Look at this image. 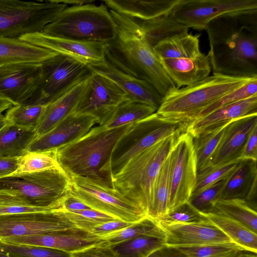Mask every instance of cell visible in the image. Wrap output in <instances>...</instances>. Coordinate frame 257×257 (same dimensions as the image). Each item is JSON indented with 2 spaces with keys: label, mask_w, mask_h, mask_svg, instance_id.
Here are the masks:
<instances>
[{
  "label": "cell",
  "mask_w": 257,
  "mask_h": 257,
  "mask_svg": "<svg viewBox=\"0 0 257 257\" xmlns=\"http://www.w3.org/2000/svg\"><path fill=\"white\" fill-rule=\"evenodd\" d=\"M205 30L213 73L257 77V10L219 16Z\"/></svg>",
  "instance_id": "obj_1"
},
{
  "label": "cell",
  "mask_w": 257,
  "mask_h": 257,
  "mask_svg": "<svg viewBox=\"0 0 257 257\" xmlns=\"http://www.w3.org/2000/svg\"><path fill=\"white\" fill-rule=\"evenodd\" d=\"M116 35L107 43L105 60L119 70L148 82L164 97L176 88L148 45L137 20L109 10Z\"/></svg>",
  "instance_id": "obj_2"
},
{
  "label": "cell",
  "mask_w": 257,
  "mask_h": 257,
  "mask_svg": "<svg viewBox=\"0 0 257 257\" xmlns=\"http://www.w3.org/2000/svg\"><path fill=\"white\" fill-rule=\"evenodd\" d=\"M132 124L111 130L102 125L92 127L80 138L57 149L60 167L69 177H88L110 186L105 170L115 145Z\"/></svg>",
  "instance_id": "obj_3"
},
{
  "label": "cell",
  "mask_w": 257,
  "mask_h": 257,
  "mask_svg": "<svg viewBox=\"0 0 257 257\" xmlns=\"http://www.w3.org/2000/svg\"><path fill=\"white\" fill-rule=\"evenodd\" d=\"M255 78L213 73L195 84L171 91L163 97L156 112L164 118L187 126L211 104Z\"/></svg>",
  "instance_id": "obj_4"
},
{
  "label": "cell",
  "mask_w": 257,
  "mask_h": 257,
  "mask_svg": "<svg viewBox=\"0 0 257 257\" xmlns=\"http://www.w3.org/2000/svg\"><path fill=\"white\" fill-rule=\"evenodd\" d=\"M181 133L163 139L136 155L110 176L111 186L137 204L147 215L157 176Z\"/></svg>",
  "instance_id": "obj_5"
},
{
  "label": "cell",
  "mask_w": 257,
  "mask_h": 257,
  "mask_svg": "<svg viewBox=\"0 0 257 257\" xmlns=\"http://www.w3.org/2000/svg\"><path fill=\"white\" fill-rule=\"evenodd\" d=\"M81 42L108 43L116 35L115 22L103 3L67 7L41 32Z\"/></svg>",
  "instance_id": "obj_6"
},
{
  "label": "cell",
  "mask_w": 257,
  "mask_h": 257,
  "mask_svg": "<svg viewBox=\"0 0 257 257\" xmlns=\"http://www.w3.org/2000/svg\"><path fill=\"white\" fill-rule=\"evenodd\" d=\"M70 187V178L60 167L0 178V191L16 195L34 206L53 210H63Z\"/></svg>",
  "instance_id": "obj_7"
},
{
  "label": "cell",
  "mask_w": 257,
  "mask_h": 257,
  "mask_svg": "<svg viewBox=\"0 0 257 257\" xmlns=\"http://www.w3.org/2000/svg\"><path fill=\"white\" fill-rule=\"evenodd\" d=\"M186 127L184 123L164 118L156 112L132 124L112 150L105 171L107 178L110 179L136 155L163 139L185 131Z\"/></svg>",
  "instance_id": "obj_8"
},
{
  "label": "cell",
  "mask_w": 257,
  "mask_h": 257,
  "mask_svg": "<svg viewBox=\"0 0 257 257\" xmlns=\"http://www.w3.org/2000/svg\"><path fill=\"white\" fill-rule=\"evenodd\" d=\"M67 7L55 0H0V37L41 32Z\"/></svg>",
  "instance_id": "obj_9"
},
{
  "label": "cell",
  "mask_w": 257,
  "mask_h": 257,
  "mask_svg": "<svg viewBox=\"0 0 257 257\" xmlns=\"http://www.w3.org/2000/svg\"><path fill=\"white\" fill-rule=\"evenodd\" d=\"M69 178L70 194L91 209L129 222L148 217L137 204L105 183L81 176Z\"/></svg>",
  "instance_id": "obj_10"
},
{
  "label": "cell",
  "mask_w": 257,
  "mask_h": 257,
  "mask_svg": "<svg viewBox=\"0 0 257 257\" xmlns=\"http://www.w3.org/2000/svg\"><path fill=\"white\" fill-rule=\"evenodd\" d=\"M91 73L86 64L58 54L42 63L38 87L25 104L47 105Z\"/></svg>",
  "instance_id": "obj_11"
},
{
  "label": "cell",
  "mask_w": 257,
  "mask_h": 257,
  "mask_svg": "<svg viewBox=\"0 0 257 257\" xmlns=\"http://www.w3.org/2000/svg\"><path fill=\"white\" fill-rule=\"evenodd\" d=\"M170 154L169 213L189 201L196 186L198 171L193 138L186 131L180 134Z\"/></svg>",
  "instance_id": "obj_12"
},
{
  "label": "cell",
  "mask_w": 257,
  "mask_h": 257,
  "mask_svg": "<svg viewBox=\"0 0 257 257\" xmlns=\"http://www.w3.org/2000/svg\"><path fill=\"white\" fill-rule=\"evenodd\" d=\"M126 100H129L126 94L113 81L92 72L74 112L92 115L103 125Z\"/></svg>",
  "instance_id": "obj_13"
},
{
  "label": "cell",
  "mask_w": 257,
  "mask_h": 257,
  "mask_svg": "<svg viewBox=\"0 0 257 257\" xmlns=\"http://www.w3.org/2000/svg\"><path fill=\"white\" fill-rule=\"evenodd\" d=\"M77 228L63 210L0 216V239L36 235Z\"/></svg>",
  "instance_id": "obj_14"
},
{
  "label": "cell",
  "mask_w": 257,
  "mask_h": 257,
  "mask_svg": "<svg viewBox=\"0 0 257 257\" xmlns=\"http://www.w3.org/2000/svg\"><path fill=\"white\" fill-rule=\"evenodd\" d=\"M253 10H257V0H180L171 12L189 29L202 30L219 16Z\"/></svg>",
  "instance_id": "obj_15"
},
{
  "label": "cell",
  "mask_w": 257,
  "mask_h": 257,
  "mask_svg": "<svg viewBox=\"0 0 257 257\" xmlns=\"http://www.w3.org/2000/svg\"><path fill=\"white\" fill-rule=\"evenodd\" d=\"M157 222L164 233L167 248L177 249L234 243L206 218L185 223Z\"/></svg>",
  "instance_id": "obj_16"
},
{
  "label": "cell",
  "mask_w": 257,
  "mask_h": 257,
  "mask_svg": "<svg viewBox=\"0 0 257 257\" xmlns=\"http://www.w3.org/2000/svg\"><path fill=\"white\" fill-rule=\"evenodd\" d=\"M42 63H15L0 66V95L14 105L25 104L36 92Z\"/></svg>",
  "instance_id": "obj_17"
},
{
  "label": "cell",
  "mask_w": 257,
  "mask_h": 257,
  "mask_svg": "<svg viewBox=\"0 0 257 257\" xmlns=\"http://www.w3.org/2000/svg\"><path fill=\"white\" fill-rule=\"evenodd\" d=\"M19 38L58 54L71 57L87 65L101 63L105 60V43L81 42L52 37L42 32L26 34Z\"/></svg>",
  "instance_id": "obj_18"
},
{
  "label": "cell",
  "mask_w": 257,
  "mask_h": 257,
  "mask_svg": "<svg viewBox=\"0 0 257 257\" xmlns=\"http://www.w3.org/2000/svg\"><path fill=\"white\" fill-rule=\"evenodd\" d=\"M5 242L39 246L71 253L99 245L103 238L88 231L72 229L32 236L8 237L0 239Z\"/></svg>",
  "instance_id": "obj_19"
},
{
  "label": "cell",
  "mask_w": 257,
  "mask_h": 257,
  "mask_svg": "<svg viewBox=\"0 0 257 257\" xmlns=\"http://www.w3.org/2000/svg\"><path fill=\"white\" fill-rule=\"evenodd\" d=\"M96 123L98 124V121L95 117L73 112L49 132L37 137L31 144L27 151L42 152L57 149L80 138Z\"/></svg>",
  "instance_id": "obj_20"
},
{
  "label": "cell",
  "mask_w": 257,
  "mask_h": 257,
  "mask_svg": "<svg viewBox=\"0 0 257 257\" xmlns=\"http://www.w3.org/2000/svg\"><path fill=\"white\" fill-rule=\"evenodd\" d=\"M88 66L92 72L113 81L126 94L129 100L148 105L156 111L160 107L163 97L148 82L123 72L106 60Z\"/></svg>",
  "instance_id": "obj_21"
},
{
  "label": "cell",
  "mask_w": 257,
  "mask_h": 257,
  "mask_svg": "<svg viewBox=\"0 0 257 257\" xmlns=\"http://www.w3.org/2000/svg\"><path fill=\"white\" fill-rule=\"evenodd\" d=\"M256 126L257 113H250L231 121L226 127L214 153L211 166H220L240 160L247 139Z\"/></svg>",
  "instance_id": "obj_22"
},
{
  "label": "cell",
  "mask_w": 257,
  "mask_h": 257,
  "mask_svg": "<svg viewBox=\"0 0 257 257\" xmlns=\"http://www.w3.org/2000/svg\"><path fill=\"white\" fill-rule=\"evenodd\" d=\"M176 88L195 84L209 76V57L202 52L193 57L159 59Z\"/></svg>",
  "instance_id": "obj_23"
},
{
  "label": "cell",
  "mask_w": 257,
  "mask_h": 257,
  "mask_svg": "<svg viewBox=\"0 0 257 257\" xmlns=\"http://www.w3.org/2000/svg\"><path fill=\"white\" fill-rule=\"evenodd\" d=\"M252 113H257V95L221 106L190 123L185 131L195 138L206 130Z\"/></svg>",
  "instance_id": "obj_24"
},
{
  "label": "cell",
  "mask_w": 257,
  "mask_h": 257,
  "mask_svg": "<svg viewBox=\"0 0 257 257\" xmlns=\"http://www.w3.org/2000/svg\"><path fill=\"white\" fill-rule=\"evenodd\" d=\"M256 161L241 159L228 176L220 199H242L248 203L256 197Z\"/></svg>",
  "instance_id": "obj_25"
},
{
  "label": "cell",
  "mask_w": 257,
  "mask_h": 257,
  "mask_svg": "<svg viewBox=\"0 0 257 257\" xmlns=\"http://www.w3.org/2000/svg\"><path fill=\"white\" fill-rule=\"evenodd\" d=\"M89 76L75 84L46 105L36 130L37 138L49 132L61 121L74 112Z\"/></svg>",
  "instance_id": "obj_26"
},
{
  "label": "cell",
  "mask_w": 257,
  "mask_h": 257,
  "mask_svg": "<svg viewBox=\"0 0 257 257\" xmlns=\"http://www.w3.org/2000/svg\"><path fill=\"white\" fill-rule=\"evenodd\" d=\"M180 0H105L109 10L128 17L148 21L171 12Z\"/></svg>",
  "instance_id": "obj_27"
},
{
  "label": "cell",
  "mask_w": 257,
  "mask_h": 257,
  "mask_svg": "<svg viewBox=\"0 0 257 257\" xmlns=\"http://www.w3.org/2000/svg\"><path fill=\"white\" fill-rule=\"evenodd\" d=\"M58 54L20 38L0 37V66L21 62L42 63Z\"/></svg>",
  "instance_id": "obj_28"
},
{
  "label": "cell",
  "mask_w": 257,
  "mask_h": 257,
  "mask_svg": "<svg viewBox=\"0 0 257 257\" xmlns=\"http://www.w3.org/2000/svg\"><path fill=\"white\" fill-rule=\"evenodd\" d=\"M199 212L228 236L235 244L246 251L257 253V233L246 225L214 210Z\"/></svg>",
  "instance_id": "obj_29"
},
{
  "label": "cell",
  "mask_w": 257,
  "mask_h": 257,
  "mask_svg": "<svg viewBox=\"0 0 257 257\" xmlns=\"http://www.w3.org/2000/svg\"><path fill=\"white\" fill-rule=\"evenodd\" d=\"M137 20L152 49L163 41L189 33V28L176 20L171 12L148 21Z\"/></svg>",
  "instance_id": "obj_30"
},
{
  "label": "cell",
  "mask_w": 257,
  "mask_h": 257,
  "mask_svg": "<svg viewBox=\"0 0 257 257\" xmlns=\"http://www.w3.org/2000/svg\"><path fill=\"white\" fill-rule=\"evenodd\" d=\"M36 138L35 130L8 123L0 130V157L19 158L27 152Z\"/></svg>",
  "instance_id": "obj_31"
},
{
  "label": "cell",
  "mask_w": 257,
  "mask_h": 257,
  "mask_svg": "<svg viewBox=\"0 0 257 257\" xmlns=\"http://www.w3.org/2000/svg\"><path fill=\"white\" fill-rule=\"evenodd\" d=\"M171 165L170 152L156 178L152 199L147 212V216L155 221L169 213Z\"/></svg>",
  "instance_id": "obj_32"
},
{
  "label": "cell",
  "mask_w": 257,
  "mask_h": 257,
  "mask_svg": "<svg viewBox=\"0 0 257 257\" xmlns=\"http://www.w3.org/2000/svg\"><path fill=\"white\" fill-rule=\"evenodd\" d=\"M199 37V34L188 33L163 41L153 50L159 59L193 57L201 52Z\"/></svg>",
  "instance_id": "obj_33"
},
{
  "label": "cell",
  "mask_w": 257,
  "mask_h": 257,
  "mask_svg": "<svg viewBox=\"0 0 257 257\" xmlns=\"http://www.w3.org/2000/svg\"><path fill=\"white\" fill-rule=\"evenodd\" d=\"M141 235H151L165 239L164 233L157 222L146 217L120 230L104 236L103 241L98 245L109 248Z\"/></svg>",
  "instance_id": "obj_34"
},
{
  "label": "cell",
  "mask_w": 257,
  "mask_h": 257,
  "mask_svg": "<svg viewBox=\"0 0 257 257\" xmlns=\"http://www.w3.org/2000/svg\"><path fill=\"white\" fill-rule=\"evenodd\" d=\"M165 247L164 239L151 235H141L108 248L116 257H149Z\"/></svg>",
  "instance_id": "obj_35"
},
{
  "label": "cell",
  "mask_w": 257,
  "mask_h": 257,
  "mask_svg": "<svg viewBox=\"0 0 257 257\" xmlns=\"http://www.w3.org/2000/svg\"><path fill=\"white\" fill-rule=\"evenodd\" d=\"M229 122L206 130L193 138L198 172L211 166L214 153Z\"/></svg>",
  "instance_id": "obj_36"
},
{
  "label": "cell",
  "mask_w": 257,
  "mask_h": 257,
  "mask_svg": "<svg viewBox=\"0 0 257 257\" xmlns=\"http://www.w3.org/2000/svg\"><path fill=\"white\" fill-rule=\"evenodd\" d=\"M156 112L152 107L131 100L122 102L116 109L109 119L102 126L111 130L133 124Z\"/></svg>",
  "instance_id": "obj_37"
},
{
  "label": "cell",
  "mask_w": 257,
  "mask_h": 257,
  "mask_svg": "<svg viewBox=\"0 0 257 257\" xmlns=\"http://www.w3.org/2000/svg\"><path fill=\"white\" fill-rule=\"evenodd\" d=\"M214 211L233 218L257 233V213L242 199H220L215 203Z\"/></svg>",
  "instance_id": "obj_38"
},
{
  "label": "cell",
  "mask_w": 257,
  "mask_h": 257,
  "mask_svg": "<svg viewBox=\"0 0 257 257\" xmlns=\"http://www.w3.org/2000/svg\"><path fill=\"white\" fill-rule=\"evenodd\" d=\"M57 149L28 152L18 158L16 170L13 174L41 172L60 167L57 157Z\"/></svg>",
  "instance_id": "obj_39"
},
{
  "label": "cell",
  "mask_w": 257,
  "mask_h": 257,
  "mask_svg": "<svg viewBox=\"0 0 257 257\" xmlns=\"http://www.w3.org/2000/svg\"><path fill=\"white\" fill-rule=\"evenodd\" d=\"M184 257H257L234 243L176 249Z\"/></svg>",
  "instance_id": "obj_40"
},
{
  "label": "cell",
  "mask_w": 257,
  "mask_h": 257,
  "mask_svg": "<svg viewBox=\"0 0 257 257\" xmlns=\"http://www.w3.org/2000/svg\"><path fill=\"white\" fill-rule=\"evenodd\" d=\"M47 105H15L7 110L8 123L22 127L36 130Z\"/></svg>",
  "instance_id": "obj_41"
},
{
  "label": "cell",
  "mask_w": 257,
  "mask_h": 257,
  "mask_svg": "<svg viewBox=\"0 0 257 257\" xmlns=\"http://www.w3.org/2000/svg\"><path fill=\"white\" fill-rule=\"evenodd\" d=\"M0 251L17 257H71L70 253L51 248L15 244L0 240Z\"/></svg>",
  "instance_id": "obj_42"
},
{
  "label": "cell",
  "mask_w": 257,
  "mask_h": 257,
  "mask_svg": "<svg viewBox=\"0 0 257 257\" xmlns=\"http://www.w3.org/2000/svg\"><path fill=\"white\" fill-rule=\"evenodd\" d=\"M240 160L220 166H210L198 171L196 186L192 195L196 194L213 184L227 178L235 169Z\"/></svg>",
  "instance_id": "obj_43"
},
{
  "label": "cell",
  "mask_w": 257,
  "mask_h": 257,
  "mask_svg": "<svg viewBox=\"0 0 257 257\" xmlns=\"http://www.w3.org/2000/svg\"><path fill=\"white\" fill-rule=\"evenodd\" d=\"M227 178L213 184L196 194L192 195L188 202L198 211H212L216 202L220 200Z\"/></svg>",
  "instance_id": "obj_44"
},
{
  "label": "cell",
  "mask_w": 257,
  "mask_h": 257,
  "mask_svg": "<svg viewBox=\"0 0 257 257\" xmlns=\"http://www.w3.org/2000/svg\"><path fill=\"white\" fill-rule=\"evenodd\" d=\"M255 95H257V78L252 79L211 104L201 112L197 118L201 117L224 105Z\"/></svg>",
  "instance_id": "obj_45"
},
{
  "label": "cell",
  "mask_w": 257,
  "mask_h": 257,
  "mask_svg": "<svg viewBox=\"0 0 257 257\" xmlns=\"http://www.w3.org/2000/svg\"><path fill=\"white\" fill-rule=\"evenodd\" d=\"M53 211L56 210L34 206L16 195L0 191V216Z\"/></svg>",
  "instance_id": "obj_46"
},
{
  "label": "cell",
  "mask_w": 257,
  "mask_h": 257,
  "mask_svg": "<svg viewBox=\"0 0 257 257\" xmlns=\"http://www.w3.org/2000/svg\"><path fill=\"white\" fill-rule=\"evenodd\" d=\"M63 212L77 228L90 232L92 228L97 224L117 219L91 208L75 212Z\"/></svg>",
  "instance_id": "obj_47"
},
{
  "label": "cell",
  "mask_w": 257,
  "mask_h": 257,
  "mask_svg": "<svg viewBox=\"0 0 257 257\" xmlns=\"http://www.w3.org/2000/svg\"><path fill=\"white\" fill-rule=\"evenodd\" d=\"M205 219L199 211L188 202L156 221L185 223L198 221Z\"/></svg>",
  "instance_id": "obj_48"
},
{
  "label": "cell",
  "mask_w": 257,
  "mask_h": 257,
  "mask_svg": "<svg viewBox=\"0 0 257 257\" xmlns=\"http://www.w3.org/2000/svg\"><path fill=\"white\" fill-rule=\"evenodd\" d=\"M133 223V222L114 219L96 224L92 228L90 232L102 238L120 230Z\"/></svg>",
  "instance_id": "obj_49"
},
{
  "label": "cell",
  "mask_w": 257,
  "mask_h": 257,
  "mask_svg": "<svg viewBox=\"0 0 257 257\" xmlns=\"http://www.w3.org/2000/svg\"><path fill=\"white\" fill-rule=\"evenodd\" d=\"M241 159L256 161L257 159V126L249 134L243 148L240 157Z\"/></svg>",
  "instance_id": "obj_50"
},
{
  "label": "cell",
  "mask_w": 257,
  "mask_h": 257,
  "mask_svg": "<svg viewBox=\"0 0 257 257\" xmlns=\"http://www.w3.org/2000/svg\"><path fill=\"white\" fill-rule=\"evenodd\" d=\"M71 257H116L110 249L98 245L70 253Z\"/></svg>",
  "instance_id": "obj_51"
},
{
  "label": "cell",
  "mask_w": 257,
  "mask_h": 257,
  "mask_svg": "<svg viewBox=\"0 0 257 257\" xmlns=\"http://www.w3.org/2000/svg\"><path fill=\"white\" fill-rule=\"evenodd\" d=\"M88 209L91 208L70 194L65 198L63 203V211L65 212H75Z\"/></svg>",
  "instance_id": "obj_52"
},
{
  "label": "cell",
  "mask_w": 257,
  "mask_h": 257,
  "mask_svg": "<svg viewBox=\"0 0 257 257\" xmlns=\"http://www.w3.org/2000/svg\"><path fill=\"white\" fill-rule=\"evenodd\" d=\"M18 158L0 157V178L13 174L17 168Z\"/></svg>",
  "instance_id": "obj_53"
},
{
  "label": "cell",
  "mask_w": 257,
  "mask_h": 257,
  "mask_svg": "<svg viewBox=\"0 0 257 257\" xmlns=\"http://www.w3.org/2000/svg\"><path fill=\"white\" fill-rule=\"evenodd\" d=\"M166 247L158 250L151 254L149 257H181L182 254L177 249L176 253L169 252V248Z\"/></svg>",
  "instance_id": "obj_54"
},
{
  "label": "cell",
  "mask_w": 257,
  "mask_h": 257,
  "mask_svg": "<svg viewBox=\"0 0 257 257\" xmlns=\"http://www.w3.org/2000/svg\"><path fill=\"white\" fill-rule=\"evenodd\" d=\"M55 1L58 3L63 4L67 6L71 5V6L91 4L95 2L92 0H55Z\"/></svg>",
  "instance_id": "obj_55"
},
{
  "label": "cell",
  "mask_w": 257,
  "mask_h": 257,
  "mask_svg": "<svg viewBox=\"0 0 257 257\" xmlns=\"http://www.w3.org/2000/svg\"><path fill=\"white\" fill-rule=\"evenodd\" d=\"M14 105L11 101L0 95V113L7 110Z\"/></svg>",
  "instance_id": "obj_56"
},
{
  "label": "cell",
  "mask_w": 257,
  "mask_h": 257,
  "mask_svg": "<svg viewBox=\"0 0 257 257\" xmlns=\"http://www.w3.org/2000/svg\"><path fill=\"white\" fill-rule=\"evenodd\" d=\"M8 123L5 116L2 113H0V130Z\"/></svg>",
  "instance_id": "obj_57"
},
{
  "label": "cell",
  "mask_w": 257,
  "mask_h": 257,
  "mask_svg": "<svg viewBox=\"0 0 257 257\" xmlns=\"http://www.w3.org/2000/svg\"><path fill=\"white\" fill-rule=\"evenodd\" d=\"M0 257H17L0 251Z\"/></svg>",
  "instance_id": "obj_58"
}]
</instances>
